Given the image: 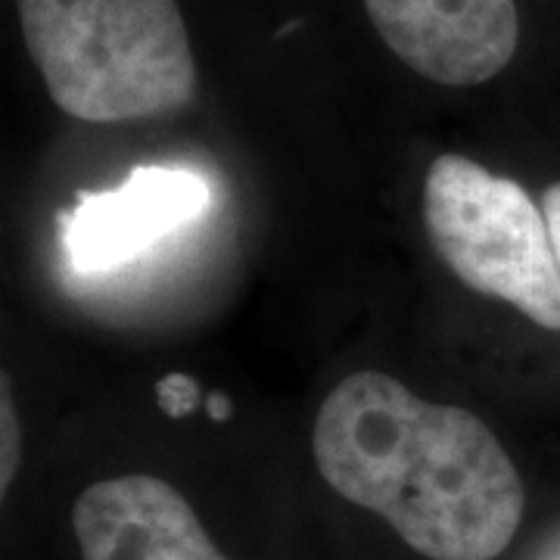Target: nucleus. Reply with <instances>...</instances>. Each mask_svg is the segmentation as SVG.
Returning a JSON list of instances; mask_svg holds the SVG:
<instances>
[{"label":"nucleus","instance_id":"obj_6","mask_svg":"<svg viewBox=\"0 0 560 560\" xmlns=\"http://www.w3.org/2000/svg\"><path fill=\"white\" fill-rule=\"evenodd\" d=\"M72 526L81 560H228L178 489L147 474L84 489Z\"/></svg>","mask_w":560,"mask_h":560},{"label":"nucleus","instance_id":"obj_5","mask_svg":"<svg viewBox=\"0 0 560 560\" xmlns=\"http://www.w3.org/2000/svg\"><path fill=\"white\" fill-rule=\"evenodd\" d=\"M209 202V180L190 168H135L121 187L88 194L66 212L60 228L66 259L79 275L121 268L200 219Z\"/></svg>","mask_w":560,"mask_h":560},{"label":"nucleus","instance_id":"obj_11","mask_svg":"<svg viewBox=\"0 0 560 560\" xmlns=\"http://www.w3.org/2000/svg\"><path fill=\"white\" fill-rule=\"evenodd\" d=\"M541 560H560V539L555 541V545H551V548H548L545 555H541Z\"/></svg>","mask_w":560,"mask_h":560},{"label":"nucleus","instance_id":"obj_3","mask_svg":"<svg viewBox=\"0 0 560 560\" xmlns=\"http://www.w3.org/2000/svg\"><path fill=\"white\" fill-rule=\"evenodd\" d=\"M423 224L448 271L482 296L560 330V265L545 212L517 180L445 153L423 180Z\"/></svg>","mask_w":560,"mask_h":560},{"label":"nucleus","instance_id":"obj_4","mask_svg":"<svg viewBox=\"0 0 560 560\" xmlns=\"http://www.w3.org/2000/svg\"><path fill=\"white\" fill-rule=\"evenodd\" d=\"M361 10L383 47L436 88H482L521 54V0H361Z\"/></svg>","mask_w":560,"mask_h":560},{"label":"nucleus","instance_id":"obj_9","mask_svg":"<svg viewBox=\"0 0 560 560\" xmlns=\"http://www.w3.org/2000/svg\"><path fill=\"white\" fill-rule=\"evenodd\" d=\"M541 212H545V221L551 228V241H555V253H558V265H560V180L551 184L541 197Z\"/></svg>","mask_w":560,"mask_h":560},{"label":"nucleus","instance_id":"obj_8","mask_svg":"<svg viewBox=\"0 0 560 560\" xmlns=\"http://www.w3.org/2000/svg\"><path fill=\"white\" fill-rule=\"evenodd\" d=\"M160 405L172 418H184L200 405V389L197 383L184 374H172L160 383Z\"/></svg>","mask_w":560,"mask_h":560},{"label":"nucleus","instance_id":"obj_1","mask_svg":"<svg viewBox=\"0 0 560 560\" xmlns=\"http://www.w3.org/2000/svg\"><path fill=\"white\" fill-rule=\"evenodd\" d=\"M312 452L337 495L374 511L423 558L492 560L521 529L526 489L499 436L383 371L337 383Z\"/></svg>","mask_w":560,"mask_h":560},{"label":"nucleus","instance_id":"obj_2","mask_svg":"<svg viewBox=\"0 0 560 560\" xmlns=\"http://www.w3.org/2000/svg\"><path fill=\"white\" fill-rule=\"evenodd\" d=\"M16 16L50 101L72 119H162L200 91L180 0H16Z\"/></svg>","mask_w":560,"mask_h":560},{"label":"nucleus","instance_id":"obj_7","mask_svg":"<svg viewBox=\"0 0 560 560\" xmlns=\"http://www.w3.org/2000/svg\"><path fill=\"white\" fill-rule=\"evenodd\" d=\"M0 430H3V458H0V489L7 492L10 482L20 470L22 458V433H20V418H16V408H13V396H10V381L3 377V399H0Z\"/></svg>","mask_w":560,"mask_h":560},{"label":"nucleus","instance_id":"obj_10","mask_svg":"<svg viewBox=\"0 0 560 560\" xmlns=\"http://www.w3.org/2000/svg\"><path fill=\"white\" fill-rule=\"evenodd\" d=\"M209 411H212V418L215 420H228L231 418V401L224 393H212L209 396Z\"/></svg>","mask_w":560,"mask_h":560}]
</instances>
